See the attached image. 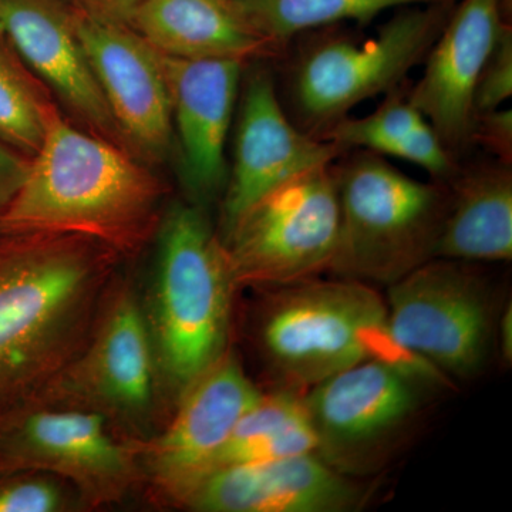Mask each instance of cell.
Segmentation results:
<instances>
[{
    "label": "cell",
    "instance_id": "obj_1",
    "mask_svg": "<svg viewBox=\"0 0 512 512\" xmlns=\"http://www.w3.org/2000/svg\"><path fill=\"white\" fill-rule=\"evenodd\" d=\"M116 251L0 222V414L32 402L83 332Z\"/></svg>",
    "mask_w": 512,
    "mask_h": 512
},
{
    "label": "cell",
    "instance_id": "obj_2",
    "mask_svg": "<svg viewBox=\"0 0 512 512\" xmlns=\"http://www.w3.org/2000/svg\"><path fill=\"white\" fill-rule=\"evenodd\" d=\"M161 195L160 181L126 148L73 126L53 106L0 222L82 235L127 254L156 231Z\"/></svg>",
    "mask_w": 512,
    "mask_h": 512
},
{
    "label": "cell",
    "instance_id": "obj_3",
    "mask_svg": "<svg viewBox=\"0 0 512 512\" xmlns=\"http://www.w3.org/2000/svg\"><path fill=\"white\" fill-rule=\"evenodd\" d=\"M268 291L259 343L272 372L284 384L282 389L303 394L369 359L434 372L397 345L389 329L386 301L372 285L318 276Z\"/></svg>",
    "mask_w": 512,
    "mask_h": 512
},
{
    "label": "cell",
    "instance_id": "obj_4",
    "mask_svg": "<svg viewBox=\"0 0 512 512\" xmlns=\"http://www.w3.org/2000/svg\"><path fill=\"white\" fill-rule=\"evenodd\" d=\"M333 171L339 237L330 274L387 288L436 258L448 184L416 180L363 150L346 151Z\"/></svg>",
    "mask_w": 512,
    "mask_h": 512
},
{
    "label": "cell",
    "instance_id": "obj_5",
    "mask_svg": "<svg viewBox=\"0 0 512 512\" xmlns=\"http://www.w3.org/2000/svg\"><path fill=\"white\" fill-rule=\"evenodd\" d=\"M456 2L397 9L375 35L356 39L319 29L288 55L286 104L289 117L309 136L322 138L363 101L406 83L424 62Z\"/></svg>",
    "mask_w": 512,
    "mask_h": 512
},
{
    "label": "cell",
    "instance_id": "obj_6",
    "mask_svg": "<svg viewBox=\"0 0 512 512\" xmlns=\"http://www.w3.org/2000/svg\"><path fill=\"white\" fill-rule=\"evenodd\" d=\"M235 286L224 242L200 208L168 212L160 228L157 329L165 372L183 393L228 353Z\"/></svg>",
    "mask_w": 512,
    "mask_h": 512
},
{
    "label": "cell",
    "instance_id": "obj_7",
    "mask_svg": "<svg viewBox=\"0 0 512 512\" xmlns=\"http://www.w3.org/2000/svg\"><path fill=\"white\" fill-rule=\"evenodd\" d=\"M439 382L448 380L382 359L328 377L302 394L315 453L345 476H375L412 437Z\"/></svg>",
    "mask_w": 512,
    "mask_h": 512
},
{
    "label": "cell",
    "instance_id": "obj_8",
    "mask_svg": "<svg viewBox=\"0 0 512 512\" xmlns=\"http://www.w3.org/2000/svg\"><path fill=\"white\" fill-rule=\"evenodd\" d=\"M476 264L434 258L387 286L397 345L444 379L483 375L497 352V291Z\"/></svg>",
    "mask_w": 512,
    "mask_h": 512
},
{
    "label": "cell",
    "instance_id": "obj_9",
    "mask_svg": "<svg viewBox=\"0 0 512 512\" xmlns=\"http://www.w3.org/2000/svg\"><path fill=\"white\" fill-rule=\"evenodd\" d=\"M333 164L266 192L222 235L237 285L278 288L329 272L339 237Z\"/></svg>",
    "mask_w": 512,
    "mask_h": 512
},
{
    "label": "cell",
    "instance_id": "obj_10",
    "mask_svg": "<svg viewBox=\"0 0 512 512\" xmlns=\"http://www.w3.org/2000/svg\"><path fill=\"white\" fill-rule=\"evenodd\" d=\"M238 97L234 160L222 200L224 234L266 192L296 175L335 163L346 151L293 123L274 74L256 67Z\"/></svg>",
    "mask_w": 512,
    "mask_h": 512
},
{
    "label": "cell",
    "instance_id": "obj_11",
    "mask_svg": "<svg viewBox=\"0 0 512 512\" xmlns=\"http://www.w3.org/2000/svg\"><path fill=\"white\" fill-rule=\"evenodd\" d=\"M73 20L124 148L147 163L164 160L174 126L160 53L131 26L74 10Z\"/></svg>",
    "mask_w": 512,
    "mask_h": 512
},
{
    "label": "cell",
    "instance_id": "obj_12",
    "mask_svg": "<svg viewBox=\"0 0 512 512\" xmlns=\"http://www.w3.org/2000/svg\"><path fill=\"white\" fill-rule=\"evenodd\" d=\"M505 26V0H461L409 87L410 100L456 158L471 144L474 87Z\"/></svg>",
    "mask_w": 512,
    "mask_h": 512
},
{
    "label": "cell",
    "instance_id": "obj_13",
    "mask_svg": "<svg viewBox=\"0 0 512 512\" xmlns=\"http://www.w3.org/2000/svg\"><path fill=\"white\" fill-rule=\"evenodd\" d=\"M0 36L82 126L124 148L66 3L0 0Z\"/></svg>",
    "mask_w": 512,
    "mask_h": 512
},
{
    "label": "cell",
    "instance_id": "obj_14",
    "mask_svg": "<svg viewBox=\"0 0 512 512\" xmlns=\"http://www.w3.org/2000/svg\"><path fill=\"white\" fill-rule=\"evenodd\" d=\"M170 90L188 190L210 201L228 180L227 141L245 64L234 59H180L161 55Z\"/></svg>",
    "mask_w": 512,
    "mask_h": 512
},
{
    "label": "cell",
    "instance_id": "obj_15",
    "mask_svg": "<svg viewBox=\"0 0 512 512\" xmlns=\"http://www.w3.org/2000/svg\"><path fill=\"white\" fill-rule=\"evenodd\" d=\"M370 485L339 473L316 453L221 468L205 478L188 504L208 512H355Z\"/></svg>",
    "mask_w": 512,
    "mask_h": 512
},
{
    "label": "cell",
    "instance_id": "obj_16",
    "mask_svg": "<svg viewBox=\"0 0 512 512\" xmlns=\"http://www.w3.org/2000/svg\"><path fill=\"white\" fill-rule=\"evenodd\" d=\"M261 396L229 353L185 390L173 424L154 447V467L171 493L187 500L211 476L238 421Z\"/></svg>",
    "mask_w": 512,
    "mask_h": 512
},
{
    "label": "cell",
    "instance_id": "obj_17",
    "mask_svg": "<svg viewBox=\"0 0 512 512\" xmlns=\"http://www.w3.org/2000/svg\"><path fill=\"white\" fill-rule=\"evenodd\" d=\"M52 464L79 474H116L123 451L111 440L99 414L49 412L35 403L0 414V471Z\"/></svg>",
    "mask_w": 512,
    "mask_h": 512
},
{
    "label": "cell",
    "instance_id": "obj_18",
    "mask_svg": "<svg viewBox=\"0 0 512 512\" xmlns=\"http://www.w3.org/2000/svg\"><path fill=\"white\" fill-rule=\"evenodd\" d=\"M131 28L165 56L248 63L284 56L256 33L232 0H143Z\"/></svg>",
    "mask_w": 512,
    "mask_h": 512
},
{
    "label": "cell",
    "instance_id": "obj_19",
    "mask_svg": "<svg viewBox=\"0 0 512 512\" xmlns=\"http://www.w3.org/2000/svg\"><path fill=\"white\" fill-rule=\"evenodd\" d=\"M448 188L436 258L467 264L511 261V165L494 160L460 168Z\"/></svg>",
    "mask_w": 512,
    "mask_h": 512
},
{
    "label": "cell",
    "instance_id": "obj_20",
    "mask_svg": "<svg viewBox=\"0 0 512 512\" xmlns=\"http://www.w3.org/2000/svg\"><path fill=\"white\" fill-rule=\"evenodd\" d=\"M409 84L384 94L382 104L365 117H345L323 140L343 151L363 150L377 156L409 161L448 184L460 170L458 160L409 97Z\"/></svg>",
    "mask_w": 512,
    "mask_h": 512
},
{
    "label": "cell",
    "instance_id": "obj_21",
    "mask_svg": "<svg viewBox=\"0 0 512 512\" xmlns=\"http://www.w3.org/2000/svg\"><path fill=\"white\" fill-rule=\"evenodd\" d=\"M101 394L126 409L146 406L153 390V359L146 322L131 299L114 305L101 329L92 363Z\"/></svg>",
    "mask_w": 512,
    "mask_h": 512
},
{
    "label": "cell",
    "instance_id": "obj_22",
    "mask_svg": "<svg viewBox=\"0 0 512 512\" xmlns=\"http://www.w3.org/2000/svg\"><path fill=\"white\" fill-rule=\"evenodd\" d=\"M316 437L302 393L281 389L264 394L238 421L212 473L239 464L315 453Z\"/></svg>",
    "mask_w": 512,
    "mask_h": 512
},
{
    "label": "cell",
    "instance_id": "obj_23",
    "mask_svg": "<svg viewBox=\"0 0 512 512\" xmlns=\"http://www.w3.org/2000/svg\"><path fill=\"white\" fill-rule=\"evenodd\" d=\"M248 25L286 52L293 40L343 22H373L389 10L456 0H232Z\"/></svg>",
    "mask_w": 512,
    "mask_h": 512
},
{
    "label": "cell",
    "instance_id": "obj_24",
    "mask_svg": "<svg viewBox=\"0 0 512 512\" xmlns=\"http://www.w3.org/2000/svg\"><path fill=\"white\" fill-rule=\"evenodd\" d=\"M52 109L33 74L0 36V141L32 158Z\"/></svg>",
    "mask_w": 512,
    "mask_h": 512
},
{
    "label": "cell",
    "instance_id": "obj_25",
    "mask_svg": "<svg viewBox=\"0 0 512 512\" xmlns=\"http://www.w3.org/2000/svg\"><path fill=\"white\" fill-rule=\"evenodd\" d=\"M512 96V29L505 26L474 87V113L503 107Z\"/></svg>",
    "mask_w": 512,
    "mask_h": 512
},
{
    "label": "cell",
    "instance_id": "obj_26",
    "mask_svg": "<svg viewBox=\"0 0 512 512\" xmlns=\"http://www.w3.org/2000/svg\"><path fill=\"white\" fill-rule=\"evenodd\" d=\"M476 143L500 163L512 164V110L505 107L477 114L471 131Z\"/></svg>",
    "mask_w": 512,
    "mask_h": 512
},
{
    "label": "cell",
    "instance_id": "obj_27",
    "mask_svg": "<svg viewBox=\"0 0 512 512\" xmlns=\"http://www.w3.org/2000/svg\"><path fill=\"white\" fill-rule=\"evenodd\" d=\"M29 165L30 157L0 141V215L25 181Z\"/></svg>",
    "mask_w": 512,
    "mask_h": 512
},
{
    "label": "cell",
    "instance_id": "obj_28",
    "mask_svg": "<svg viewBox=\"0 0 512 512\" xmlns=\"http://www.w3.org/2000/svg\"><path fill=\"white\" fill-rule=\"evenodd\" d=\"M74 12L101 22L130 25L134 12L143 0H62Z\"/></svg>",
    "mask_w": 512,
    "mask_h": 512
},
{
    "label": "cell",
    "instance_id": "obj_29",
    "mask_svg": "<svg viewBox=\"0 0 512 512\" xmlns=\"http://www.w3.org/2000/svg\"><path fill=\"white\" fill-rule=\"evenodd\" d=\"M497 352L503 357L504 362L512 360V309L511 303L505 305L498 319L497 328Z\"/></svg>",
    "mask_w": 512,
    "mask_h": 512
}]
</instances>
